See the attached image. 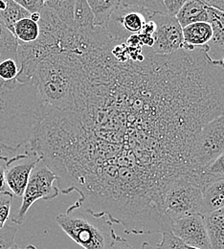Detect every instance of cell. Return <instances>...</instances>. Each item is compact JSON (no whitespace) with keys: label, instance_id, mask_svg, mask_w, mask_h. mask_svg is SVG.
Masks as SVG:
<instances>
[{"label":"cell","instance_id":"3957f363","mask_svg":"<svg viewBox=\"0 0 224 249\" xmlns=\"http://www.w3.org/2000/svg\"><path fill=\"white\" fill-rule=\"evenodd\" d=\"M56 222L71 240L85 249H109L118 237L113 223L105 216L96 217L75 203L65 213L58 215Z\"/></svg>","mask_w":224,"mask_h":249},{"label":"cell","instance_id":"7402d4cb","mask_svg":"<svg viewBox=\"0 0 224 249\" xmlns=\"http://www.w3.org/2000/svg\"><path fill=\"white\" fill-rule=\"evenodd\" d=\"M121 3L142 7L155 13H166V8L162 0H120Z\"/></svg>","mask_w":224,"mask_h":249},{"label":"cell","instance_id":"4fadbf2b","mask_svg":"<svg viewBox=\"0 0 224 249\" xmlns=\"http://www.w3.org/2000/svg\"><path fill=\"white\" fill-rule=\"evenodd\" d=\"M183 48L192 50L196 47L205 46L212 38L213 30L209 22H195L182 28Z\"/></svg>","mask_w":224,"mask_h":249},{"label":"cell","instance_id":"d6a6232c","mask_svg":"<svg viewBox=\"0 0 224 249\" xmlns=\"http://www.w3.org/2000/svg\"><path fill=\"white\" fill-rule=\"evenodd\" d=\"M30 18H32L34 21L38 22L39 19H40V13H33V14H31V16H30Z\"/></svg>","mask_w":224,"mask_h":249},{"label":"cell","instance_id":"d4e9b609","mask_svg":"<svg viewBox=\"0 0 224 249\" xmlns=\"http://www.w3.org/2000/svg\"><path fill=\"white\" fill-rule=\"evenodd\" d=\"M17 229L13 226L5 225L0 228V249H11L15 245Z\"/></svg>","mask_w":224,"mask_h":249},{"label":"cell","instance_id":"d6986e66","mask_svg":"<svg viewBox=\"0 0 224 249\" xmlns=\"http://www.w3.org/2000/svg\"><path fill=\"white\" fill-rule=\"evenodd\" d=\"M17 39L0 19V62L14 59L17 62Z\"/></svg>","mask_w":224,"mask_h":249},{"label":"cell","instance_id":"52a82bcc","mask_svg":"<svg viewBox=\"0 0 224 249\" xmlns=\"http://www.w3.org/2000/svg\"><path fill=\"white\" fill-rule=\"evenodd\" d=\"M153 12L142 7L120 3L110 16L105 27L115 40H124L128 36L143 30Z\"/></svg>","mask_w":224,"mask_h":249},{"label":"cell","instance_id":"8992f818","mask_svg":"<svg viewBox=\"0 0 224 249\" xmlns=\"http://www.w3.org/2000/svg\"><path fill=\"white\" fill-rule=\"evenodd\" d=\"M57 180L58 177L55 173L40 160L33 169L22 196L21 205L17 215L12 218V221L15 224L22 225L28 211L35 201L40 199L53 200L58 197L60 190L54 184Z\"/></svg>","mask_w":224,"mask_h":249},{"label":"cell","instance_id":"1f68e13d","mask_svg":"<svg viewBox=\"0 0 224 249\" xmlns=\"http://www.w3.org/2000/svg\"><path fill=\"white\" fill-rule=\"evenodd\" d=\"M141 249H157L156 247H154L152 246L151 244H149L148 242H144L141 246Z\"/></svg>","mask_w":224,"mask_h":249},{"label":"cell","instance_id":"5bb4252c","mask_svg":"<svg viewBox=\"0 0 224 249\" xmlns=\"http://www.w3.org/2000/svg\"><path fill=\"white\" fill-rule=\"evenodd\" d=\"M175 18L182 28L195 22H209L208 5L202 0H187Z\"/></svg>","mask_w":224,"mask_h":249},{"label":"cell","instance_id":"e575fe53","mask_svg":"<svg viewBox=\"0 0 224 249\" xmlns=\"http://www.w3.org/2000/svg\"><path fill=\"white\" fill-rule=\"evenodd\" d=\"M186 247H187L188 249H198V248H194V247H191V246H187V245H186Z\"/></svg>","mask_w":224,"mask_h":249},{"label":"cell","instance_id":"e0dca14e","mask_svg":"<svg viewBox=\"0 0 224 249\" xmlns=\"http://www.w3.org/2000/svg\"><path fill=\"white\" fill-rule=\"evenodd\" d=\"M97 26H105L110 16L120 5V0H86Z\"/></svg>","mask_w":224,"mask_h":249},{"label":"cell","instance_id":"44dd1931","mask_svg":"<svg viewBox=\"0 0 224 249\" xmlns=\"http://www.w3.org/2000/svg\"><path fill=\"white\" fill-rule=\"evenodd\" d=\"M13 197L14 195L10 191L0 192V228L6 225L10 218Z\"/></svg>","mask_w":224,"mask_h":249},{"label":"cell","instance_id":"603a6c76","mask_svg":"<svg viewBox=\"0 0 224 249\" xmlns=\"http://www.w3.org/2000/svg\"><path fill=\"white\" fill-rule=\"evenodd\" d=\"M19 72L17 62L14 59H6L0 62V79L10 81L17 78Z\"/></svg>","mask_w":224,"mask_h":249},{"label":"cell","instance_id":"9c48e42d","mask_svg":"<svg viewBox=\"0 0 224 249\" xmlns=\"http://www.w3.org/2000/svg\"><path fill=\"white\" fill-rule=\"evenodd\" d=\"M171 232L187 246L211 249L203 215H191L172 220Z\"/></svg>","mask_w":224,"mask_h":249},{"label":"cell","instance_id":"2e32d148","mask_svg":"<svg viewBox=\"0 0 224 249\" xmlns=\"http://www.w3.org/2000/svg\"><path fill=\"white\" fill-rule=\"evenodd\" d=\"M224 207V178L217 179L203 191L202 215Z\"/></svg>","mask_w":224,"mask_h":249},{"label":"cell","instance_id":"484cf974","mask_svg":"<svg viewBox=\"0 0 224 249\" xmlns=\"http://www.w3.org/2000/svg\"><path fill=\"white\" fill-rule=\"evenodd\" d=\"M157 249H188L186 245L172 232L163 233Z\"/></svg>","mask_w":224,"mask_h":249},{"label":"cell","instance_id":"ffe728a7","mask_svg":"<svg viewBox=\"0 0 224 249\" xmlns=\"http://www.w3.org/2000/svg\"><path fill=\"white\" fill-rule=\"evenodd\" d=\"M31 14L16 3L14 0H8L6 8L0 12V19L6 27L13 33L14 25L24 18H29Z\"/></svg>","mask_w":224,"mask_h":249},{"label":"cell","instance_id":"5b68a950","mask_svg":"<svg viewBox=\"0 0 224 249\" xmlns=\"http://www.w3.org/2000/svg\"><path fill=\"white\" fill-rule=\"evenodd\" d=\"M224 153V115L203 124L192 139L190 151L192 171H203Z\"/></svg>","mask_w":224,"mask_h":249},{"label":"cell","instance_id":"836d02e7","mask_svg":"<svg viewBox=\"0 0 224 249\" xmlns=\"http://www.w3.org/2000/svg\"><path fill=\"white\" fill-rule=\"evenodd\" d=\"M11 249H37L34 246H33V245H29V246H27L26 248H24V249H21V248H19L18 246H17V245H15L13 248Z\"/></svg>","mask_w":224,"mask_h":249},{"label":"cell","instance_id":"d590c367","mask_svg":"<svg viewBox=\"0 0 224 249\" xmlns=\"http://www.w3.org/2000/svg\"><path fill=\"white\" fill-rule=\"evenodd\" d=\"M4 1H7V0H4Z\"/></svg>","mask_w":224,"mask_h":249},{"label":"cell","instance_id":"9a60e30c","mask_svg":"<svg viewBox=\"0 0 224 249\" xmlns=\"http://www.w3.org/2000/svg\"><path fill=\"white\" fill-rule=\"evenodd\" d=\"M203 216L211 249H224V207Z\"/></svg>","mask_w":224,"mask_h":249},{"label":"cell","instance_id":"83f0119b","mask_svg":"<svg viewBox=\"0 0 224 249\" xmlns=\"http://www.w3.org/2000/svg\"><path fill=\"white\" fill-rule=\"evenodd\" d=\"M166 8L167 14L175 17L180 8L187 0H162Z\"/></svg>","mask_w":224,"mask_h":249},{"label":"cell","instance_id":"ac0fdd59","mask_svg":"<svg viewBox=\"0 0 224 249\" xmlns=\"http://www.w3.org/2000/svg\"><path fill=\"white\" fill-rule=\"evenodd\" d=\"M39 34L40 28L38 22L34 21L30 17L18 20L13 28V35L17 41L24 43L35 41L38 38Z\"/></svg>","mask_w":224,"mask_h":249},{"label":"cell","instance_id":"30bf717a","mask_svg":"<svg viewBox=\"0 0 224 249\" xmlns=\"http://www.w3.org/2000/svg\"><path fill=\"white\" fill-rule=\"evenodd\" d=\"M41 159L34 156L25 159V162H15L5 168V179L9 191L17 197H22L29 181L33 169Z\"/></svg>","mask_w":224,"mask_h":249},{"label":"cell","instance_id":"7c38bea8","mask_svg":"<svg viewBox=\"0 0 224 249\" xmlns=\"http://www.w3.org/2000/svg\"><path fill=\"white\" fill-rule=\"evenodd\" d=\"M209 23L212 26L213 36L209 43V55L214 60L224 62V12L208 6Z\"/></svg>","mask_w":224,"mask_h":249},{"label":"cell","instance_id":"4dcf8cb0","mask_svg":"<svg viewBox=\"0 0 224 249\" xmlns=\"http://www.w3.org/2000/svg\"><path fill=\"white\" fill-rule=\"evenodd\" d=\"M9 191L5 179V168L0 165V192Z\"/></svg>","mask_w":224,"mask_h":249},{"label":"cell","instance_id":"4316f807","mask_svg":"<svg viewBox=\"0 0 224 249\" xmlns=\"http://www.w3.org/2000/svg\"><path fill=\"white\" fill-rule=\"evenodd\" d=\"M30 14L39 13L45 6L44 0H14Z\"/></svg>","mask_w":224,"mask_h":249},{"label":"cell","instance_id":"f546056e","mask_svg":"<svg viewBox=\"0 0 224 249\" xmlns=\"http://www.w3.org/2000/svg\"><path fill=\"white\" fill-rule=\"evenodd\" d=\"M202 1L205 2L210 7L216 8L218 10L224 12V0H202Z\"/></svg>","mask_w":224,"mask_h":249},{"label":"cell","instance_id":"6da1fadb","mask_svg":"<svg viewBox=\"0 0 224 249\" xmlns=\"http://www.w3.org/2000/svg\"><path fill=\"white\" fill-rule=\"evenodd\" d=\"M224 115V70L198 50L117 62L109 49L74 65L70 109L45 107L29 148L63 195L127 235L171 232L162 196L191 172L199 128Z\"/></svg>","mask_w":224,"mask_h":249},{"label":"cell","instance_id":"f1b7e54d","mask_svg":"<svg viewBox=\"0 0 224 249\" xmlns=\"http://www.w3.org/2000/svg\"><path fill=\"white\" fill-rule=\"evenodd\" d=\"M109 249H137L134 248L128 240H126L125 238H122L120 236L117 237V239L115 240V242L111 245V247Z\"/></svg>","mask_w":224,"mask_h":249},{"label":"cell","instance_id":"ba28073f","mask_svg":"<svg viewBox=\"0 0 224 249\" xmlns=\"http://www.w3.org/2000/svg\"><path fill=\"white\" fill-rule=\"evenodd\" d=\"M153 19L156 25L152 48L155 53L170 55L183 48L182 27L175 17L166 13H153Z\"/></svg>","mask_w":224,"mask_h":249},{"label":"cell","instance_id":"7a4b0ae2","mask_svg":"<svg viewBox=\"0 0 224 249\" xmlns=\"http://www.w3.org/2000/svg\"><path fill=\"white\" fill-rule=\"evenodd\" d=\"M44 111L45 107L32 82L0 79V161L4 168L34 156L26 147Z\"/></svg>","mask_w":224,"mask_h":249},{"label":"cell","instance_id":"8fae6325","mask_svg":"<svg viewBox=\"0 0 224 249\" xmlns=\"http://www.w3.org/2000/svg\"><path fill=\"white\" fill-rule=\"evenodd\" d=\"M110 46V36L109 34L104 30H99L96 33L85 37L81 43L79 44V46L74 50V53L76 54L75 57V62L86 52L90 51V50H94V49H109ZM184 49V48H181ZM187 50V49H185ZM192 50H198L202 53H204L207 57H209L213 62H216L218 65H220L224 70V63L222 61H218V60H214L211 58V56L209 55V47L207 45L205 46H201V47H196ZM110 52V51H109ZM150 52H154L153 50H149L148 53ZM147 53V54H148ZM155 53V52H154ZM161 55V54H160ZM146 58V57H145Z\"/></svg>","mask_w":224,"mask_h":249},{"label":"cell","instance_id":"277c9868","mask_svg":"<svg viewBox=\"0 0 224 249\" xmlns=\"http://www.w3.org/2000/svg\"><path fill=\"white\" fill-rule=\"evenodd\" d=\"M212 183L203 171L179 175L166 187L162 211L171 221L191 215H202L203 191Z\"/></svg>","mask_w":224,"mask_h":249},{"label":"cell","instance_id":"cb8c5ba5","mask_svg":"<svg viewBox=\"0 0 224 249\" xmlns=\"http://www.w3.org/2000/svg\"><path fill=\"white\" fill-rule=\"evenodd\" d=\"M203 172L211 178L212 183L217 179L224 178V153L208 165Z\"/></svg>","mask_w":224,"mask_h":249}]
</instances>
